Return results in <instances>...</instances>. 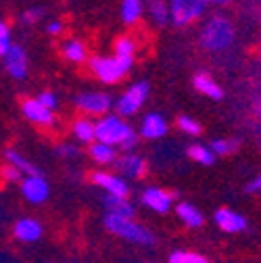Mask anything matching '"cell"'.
<instances>
[{"mask_svg":"<svg viewBox=\"0 0 261 263\" xmlns=\"http://www.w3.org/2000/svg\"><path fill=\"white\" fill-rule=\"evenodd\" d=\"M96 142L109 144L113 148H121L123 153H132L138 144V136L134 127L125 123L119 115H103L96 121Z\"/></svg>","mask_w":261,"mask_h":263,"instance_id":"1","label":"cell"},{"mask_svg":"<svg viewBox=\"0 0 261 263\" xmlns=\"http://www.w3.org/2000/svg\"><path fill=\"white\" fill-rule=\"evenodd\" d=\"M105 230L109 234H113L115 238L136 245V247H144L151 249L157 245V236L151 228H146L144 223H140L136 217H121V215H109L105 213Z\"/></svg>","mask_w":261,"mask_h":263,"instance_id":"2","label":"cell"},{"mask_svg":"<svg viewBox=\"0 0 261 263\" xmlns=\"http://www.w3.org/2000/svg\"><path fill=\"white\" fill-rule=\"evenodd\" d=\"M234 38H236L234 23L221 15L211 17L201 29V46L211 50V52H219V50L230 48Z\"/></svg>","mask_w":261,"mask_h":263,"instance_id":"3","label":"cell"},{"mask_svg":"<svg viewBox=\"0 0 261 263\" xmlns=\"http://www.w3.org/2000/svg\"><path fill=\"white\" fill-rule=\"evenodd\" d=\"M151 94V84L148 82H136L134 86H129L119 98H117V103L115 105V115L119 117H129V115H134L140 111V107L146 103V98Z\"/></svg>","mask_w":261,"mask_h":263,"instance_id":"4","label":"cell"},{"mask_svg":"<svg viewBox=\"0 0 261 263\" xmlns=\"http://www.w3.org/2000/svg\"><path fill=\"white\" fill-rule=\"evenodd\" d=\"M140 205L153 213H159V215H165L170 211H174L176 207V196L174 192L161 188V186H146L142 192H140Z\"/></svg>","mask_w":261,"mask_h":263,"instance_id":"5","label":"cell"},{"mask_svg":"<svg viewBox=\"0 0 261 263\" xmlns=\"http://www.w3.org/2000/svg\"><path fill=\"white\" fill-rule=\"evenodd\" d=\"M90 182L101 188L105 196H117V199H129V182L123 180L121 176L105 170H96L90 174Z\"/></svg>","mask_w":261,"mask_h":263,"instance_id":"6","label":"cell"},{"mask_svg":"<svg viewBox=\"0 0 261 263\" xmlns=\"http://www.w3.org/2000/svg\"><path fill=\"white\" fill-rule=\"evenodd\" d=\"M167 5H170V21L180 27L201 19L205 11L203 0H170Z\"/></svg>","mask_w":261,"mask_h":263,"instance_id":"7","label":"cell"},{"mask_svg":"<svg viewBox=\"0 0 261 263\" xmlns=\"http://www.w3.org/2000/svg\"><path fill=\"white\" fill-rule=\"evenodd\" d=\"M21 194H23V199L31 205H42L48 201V196H50V184L48 180L42 176V174H36V176H25L21 182Z\"/></svg>","mask_w":261,"mask_h":263,"instance_id":"8","label":"cell"},{"mask_svg":"<svg viewBox=\"0 0 261 263\" xmlns=\"http://www.w3.org/2000/svg\"><path fill=\"white\" fill-rule=\"evenodd\" d=\"M113 167L117 170L115 174L121 176L123 180H142L148 172V165H146V161L136 155V153H123L117 157V161L113 163Z\"/></svg>","mask_w":261,"mask_h":263,"instance_id":"9","label":"cell"},{"mask_svg":"<svg viewBox=\"0 0 261 263\" xmlns=\"http://www.w3.org/2000/svg\"><path fill=\"white\" fill-rule=\"evenodd\" d=\"M76 105L80 111H84L86 115H94V117H103L109 113V109L113 107V98L107 92H84L76 98Z\"/></svg>","mask_w":261,"mask_h":263,"instance_id":"10","label":"cell"},{"mask_svg":"<svg viewBox=\"0 0 261 263\" xmlns=\"http://www.w3.org/2000/svg\"><path fill=\"white\" fill-rule=\"evenodd\" d=\"M44 236V226L36 217H21L13 223V238L23 245L40 242Z\"/></svg>","mask_w":261,"mask_h":263,"instance_id":"11","label":"cell"},{"mask_svg":"<svg viewBox=\"0 0 261 263\" xmlns=\"http://www.w3.org/2000/svg\"><path fill=\"white\" fill-rule=\"evenodd\" d=\"M90 69L96 76V80H101L103 84H117L125 76L113 57H92Z\"/></svg>","mask_w":261,"mask_h":263,"instance_id":"12","label":"cell"},{"mask_svg":"<svg viewBox=\"0 0 261 263\" xmlns=\"http://www.w3.org/2000/svg\"><path fill=\"white\" fill-rule=\"evenodd\" d=\"M213 221L215 226L226 234H240L249 228V221L243 213L234 211V209H228V207H221L213 213Z\"/></svg>","mask_w":261,"mask_h":263,"instance_id":"13","label":"cell"},{"mask_svg":"<svg viewBox=\"0 0 261 263\" xmlns=\"http://www.w3.org/2000/svg\"><path fill=\"white\" fill-rule=\"evenodd\" d=\"M21 113L25 115V119H29L31 123L36 125H44V127H50L54 123V115L50 109H46L38 98H25L21 103Z\"/></svg>","mask_w":261,"mask_h":263,"instance_id":"14","label":"cell"},{"mask_svg":"<svg viewBox=\"0 0 261 263\" xmlns=\"http://www.w3.org/2000/svg\"><path fill=\"white\" fill-rule=\"evenodd\" d=\"M3 59H5V69L9 71L11 78H15V80H25L27 78V54H25L23 46L13 44L11 50Z\"/></svg>","mask_w":261,"mask_h":263,"instance_id":"15","label":"cell"},{"mask_svg":"<svg viewBox=\"0 0 261 263\" xmlns=\"http://www.w3.org/2000/svg\"><path fill=\"white\" fill-rule=\"evenodd\" d=\"M167 121L161 113H148L140 123V136L146 140H159L167 134Z\"/></svg>","mask_w":261,"mask_h":263,"instance_id":"16","label":"cell"},{"mask_svg":"<svg viewBox=\"0 0 261 263\" xmlns=\"http://www.w3.org/2000/svg\"><path fill=\"white\" fill-rule=\"evenodd\" d=\"M134 57H136V42L129 36H121L115 40V61L123 69V73H127L134 65Z\"/></svg>","mask_w":261,"mask_h":263,"instance_id":"17","label":"cell"},{"mask_svg":"<svg viewBox=\"0 0 261 263\" xmlns=\"http://www.w3.org/2000/svg\"><path fill=\"white\" fill-rule=\"evenodd\" d=\"M174 211H176L180 223L186 226V228H190V230H197V228H201V226L205 223V215H203V211H201L199 207H194L192 203H188V201H180V203H176Z\"/></svg>","mask_w":261,"mask_h":263,"instance_id":"18","label":"cell"},{"mask_svg":"<svg viewBox=\"0 0 261 263\" xmlns=\"http://www.w3.org/2000/svg\"><path fill=\"white\" fill-rule=\"evenodd\" d=\"M88 155H90V159L96 163V165H101V167L113 165V163L117 161V157H119L117 148H113L109 144H103V142H92L88 146Z\"/></svg>","mask_w":261,"mask_h":263,"instance_id":"19","label":"cell"},{"mask_svg":"<svg viewBox=\"0 0 261 263\" xmlns=\"http://www.w3.org/2000/svg\"><path fill=\"white\" fill-rule=\"evenodd\" d=\"M192 84H194V90L201 92L207 98H213V101H221V98H223L221 86L211 76H207V73H197V76H194V80H192Z\"/></svg>","mask_w":261,"mask_h":263,"instance_id":"20","label":"cell"},{"mask_svg":"<svg viewBox=\"0 0 261 263\" xmlns=\"http://www.w3.org/2000/svg\"><path fill=\"white\" fill-rule=\"evenodd\" d=\"M105 211L109 215H121V217H136V207L129 199H117V196H105L103 199Z\"/></svg>","mask_w":261,"mask_h":263,"instance_id":"21","label":"cell"},{"mask_svg":"<svg viewBox=\"0 0 261 263\" xmlns=\"http://www.w3.org/2000/svg\"><path fill=\"white\" fill-rule=\"evenodd\" d=\"M5 161H7V165H11V167H15L17 172H21L23 174V178L25 176H36V174H40V170L31 163L29 159H25L21 153H17L15 148H7L5 151Z\"/></svg>","mask_w":261,"mask_h":263,"instance_id":"22","label":"cell"},{"mask_svg":"<svg viewBox=\"0 0 261 263\" xmlns=\"http://www.w3.org/2000/svg\"><path fill=\"white\" fill-rule=\"evenodd\" d=\"M61 54L67 59L69 63H84L88 52H86V44L78 38H69L61 44Z\"/></svg>","mask_w":261,"mask_h":263,"instance_id":"23","label":"cell"},{"mask_svg":"<svg viewBox=\"0 0 261 263\" xmlns=\"http://www.w3.org/2000/svg\"><path fill=\"white\" fill-rule=\"evenodd\" d=\"M73 136L80 142L90 146L92 142H96V123L92 119H86V117L76 119V123H73Z\"/></svg>","mask_w":261,"mask_h":263,"instance_id":"24","label":"cell"},{"mask_svg":"<svg viewBox=\"0 0 261 263\" xmlns=\"http://www.w3.org/2000/svg\"><path fill=\"white\" fill-rule=\"evenodd\" d=\"M186 153H188V157H190L194 163H199V165L209 167V165H213V163H215V155H213L211 146H207V144H201V142L190 144Z\"/></svg>","mask_w":261,"mask_h":263,"instance_id":"25","label":"cell"},{"mask_svg":"<svg viewBox=\"0 0 261 263\" xmlns=\"http://www.w3.org/2000/svg\"><path fill=\"white\" fill-rule=\"evenodd\" d=\"M142 0H121V19L127 25H134L142 17Z\"/></svg>","mask_w":261,"mask_h":263,"instance_id":"26","label":"cell"},{"mask_svg":"<svg viewBox=\"0 0 261 263\" xmlns=\"http://www.w3.org/2000/svg\"><path fill=\"white\" fill-rule=\"evenodd\" d=\"M167 263H209L201 253L188 251V249H176L167 255Z\"/></svg>","mask_w":261,"mask_h":263,"instance_id":"27","label":"cell"},{"mask_svg":"<svg viewBox=\"0 0 261 263\" xmlns=\"http://www.w3.org/2000/svg\"><path fill=\"white\" fill-rule=\"evenodd\" d=\"M148 13H151V19H155V23L159 25H165L170 21V5L165 0H151Z\"/></svg>","mask_w":261,"mask_h":263,"instance_id":"28","label":"cell"},{"mask_svg":"<svg viewBox=\"0 0 261 263\" xmlns=\"http://www.w3.org/2000/svg\"><path fill=\"white\" fill-rule=\"evenodd\" d=\"M209 146H211L215 157H228V155H232L238 148V140H234V138H217Z\"/></svg>","mask_w":261,"mask_h":263,"instance_id":"29","label":"cell"},{"mask_svg":"<svg viewBox=\"0 0 261 263\" xmlns=\"http://www.w3.org/2000/svg\"><path fill=\"white\" fill-rule=\"evenodd\" d=\"M176 123H178V129L184 132L186 136H199L201 132H203V125L197 119H192L190 115H180Z\"/></svg>","mask_w":261,"mask_h":263,"instance_id":"30","label":"cell"},{"mask_svg":"<svg viewBox=\"0 0 261 263\" xmlns=\"http://www.w3.org/2000/svg\"><path fill=\"white\" fill-rule=\"evenodd\" d=\"M13 46V40H11V27L0 19V57H5Z\"/></svg>","mask_w":261,"mask_h":263,"instance_id":"31","label":"cell"},{"mask_svg":"<svg viewBox=\"0 0 261 263\" xmlns=\"http://www.w3.org/2000/svg\"><path fill=\"white\" fill-rule=\"evenodd\" d=\"M0 180L9 182V184H19V182L23 180V174L17 172V170L11 167V165H5V167H0Z\"/></svg>","mask_w":261,"mask_h":263,"instance_id":"32","label":"cell"},{"mask_svg":"<svg viewBox=\"0 0 261 263\" xmlns=\"http://www.w3.org/2000/svg\"><path fill=\"white\" fill-rule=\"evenodd\" d=\"M44 17V11L42 9H29V11H25L23 15H21V21L23 23H36V21H40Z\"/></svg>","mask_w":261,"mask_h":263,"instance_id":"33","label":"cell"},{"mask_svg":"<svg viewBox=\"0 0 261 263\" xmlns=\"http://www.w3.org/2000/svg\"><path fill=\"white\" fill-rule=\"evenodd\" d=\"M38 101L46 107V109H50V111H54V107H57V96L52 94V92H42V94H38L36 96Z\"/></svg>","mask_w":261,"mask_h":263,"instance_id":"34","label":"cell"},{"mask_svg":"<svg viewBox=\"0 0 261 263\" xmlns=\"http://www.w3.org/2000/svg\"><path fill=\"white\" fill-rule=\"evenodd\" d=\"M63 29H65V25H63V21H59V19H50V21L46 23V31H48L50 36H61Z\"/></svg>","mask_w":261,"mask_h":263,"instance_id":"35","label":"cell"},{"mask_svg":"<svg viewBox=\"0 0 261 263\" xmlns=\"http://www.w3.org/2000/svg\"><path fill=\"white\" fill-rule=\"evenodd\" d=\"M57 153L61 155V157H76L80 151H78V146H73V144H59L57 146Z\"/></svg>","mask_w":261,"mask_h":263,"instance_id":"36","label":"cell"},{"mask_svg":"<svg viewBox=\"0 0 261 263\" xmlns=\"http://www.w3.org/2000/svg\"><path fill=\"white\" fill-rule=\"evenodd\" d=\"M247 192H253V194H261V174L257 178H253L249 184H247Z\"/></svg>","mask_w":261,"mask_h":263,"instance_id":"37","label":"cell"},{"mask_svg":"<svg viewBox=\"0 0 261 263\" xmlns=\"http://www.w3.org/2000/svg\"><path fill=\"white\" fill-rule=\"evenodd\" d=\"M205 5H228L230 0H203Z\"/></svg>","mask_w":261,"mask_h":263,"instance_id":"38","label":"cell"},{"mask_svg":"<svg viewBox=\"0 0 261 263\" xmlns=\"http://www.w3.org/2000/svg\"><path fill=\"white\" fill-rule=\"evenodd\" d=\"M255 113H257V117L261 119V98H259V103H257V107H255Z\"/></svg>","mask_w":261,"mask_h":263,"instance_id":"39","label":"cell"},{"mask_svg":"<svg viewBox=\"0 0 261 263\" xmlns=\"http://www.w3.org/2000/svg\"><path fill=\"white\" fill-rule=\"evenodd\" d=\"M0 182H3V180H0Z\"/></svg>","mask_w":261,"mask_h":263,"instance_id":"40","label":"cell"},{"mask_svg":"<svg viewBox=\"0 0 261 263\" xmlns=\"http://www.w3.org/2000/svg\"><path fill=\"white\" fill-rule=\"evenodd\" d=\"M148 263H151V261H148Z\"/></svg>","mask_w":261,"mask_h":263,"instance_id":"41","label":"cell"}]
</instances>
